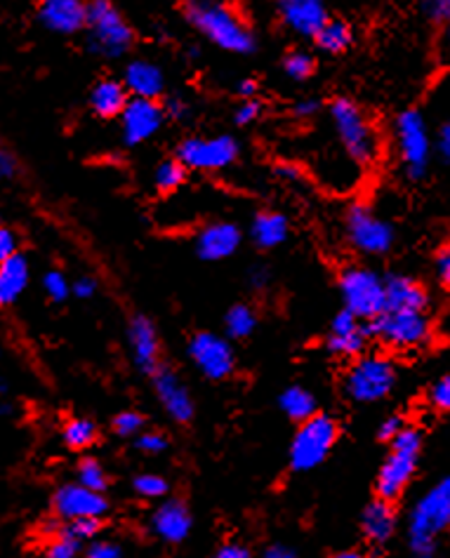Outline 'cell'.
Returning a JSON list of instances; mask_svg holds the SVG:
<instances>
[{
  "label": "cell",
  "instance_id": "obj_1",
  "mask_svg": "<svg viewBox=\"0 0 450 558\" xmlns=\"http://www.w3.org/2000/svg\"><path fill=\"white\" fill-rule=\"evenodd\" d=\"M180 14L194 34L217 50L239 57H251L259 50L253 24L227 0H182Z\"/></svg>",
  "mask_w": 450,
  "mask_h": 558
},
{
  "label": "cell",
  "instance_id": "obj_2",
  "mask_svg": "<svg viewBox=\"0 0 450 558\" xmlns=\"http://www.w3.org/2000/svg\"><path fill=\"white\" fill-rule=\"evenodd\" d=\"M326 116L346 158L358 168H373L385 154V135L375 116L350 95L328 99Z\"/></svg>",
  "mask_w": 450,
  "mask_h": 558
},
{
  "label": "cell",
  "instance_id": "obj_3",
  "mask_svg": "<svg viewBox=\"0 0 450 558\" xmlns=\"http://www.w3.org/2000/svg\"><path fill=\"white\" fill-rule=\"evenodd\" d=\"M83 46L101 62H121L135 52L137 32L113 0H88Z\"/></svg>",
  "mask_w": 450,
  "mask_h": 558
},
{
  "label": "cell",
  "instance_id": "obj_4",
  "mask_svg": "<svg viewBox=\"0 0 450 558\" xmlns=\"http://www.w3.org/2000/svg\"><path fill=\"white\" fill-rule=\"evenodd\" d=\"M391 142L403 178L417 184L427 178L434 158V137L425 113L417 107L401 109L391 121Z\"/></svg>",
  "mask_w": 450,
  "mask_h": 558
},
{
  "label": "cell",
  "instance_id": "obj_5",
  "mask_svg": "<svg viewBox=\"0 0 450 558\" xmlns=\"http://www.w3.org/2000/svg\"><path fill=\"white\" fill-rule=\"evenodd\" d=\"M450 525V476L417 499L409 517V549L413 558H434L439 535Z\"/></svg>",
  "mask_w": 450,
  "mask_h": 558
},
{
  "label": "cell",
  "instance_id": "obj_6",
  "mask_svg": "<svg viewBox=\"0 0 450 558\" xmlns=\"http://www.w3.org/2000/svg\"><path fill=\"white\" fill-rule=\"evenodd\" d=\"M419 452H423V432L413 427V424H405L403 432L389 444V454L385 458L380 472H377V497L387 499V502H397L405 488L411 486L417 472Z\"/></svg>",
  "mask_w": 450,
  "mask_h": 558
},
{
  "label": "cell",
  "instance_id": "obj_7",
  "mask_svg": "<svg viewBox=\"0 0 450 558\" xmlns=\"http://www.w3.org/2000/svg\"><path fill=\"white\" fill-rule=\"evenodd\" d=\"M340 438V422L328 413H316L307 422H302L293 440H290V469L297 474L314 472L321 466L328 454L336 448Z\"/></svg>",
  "mask_w": 450,
  "mask_h": 558
},
{
  "label": "cell",
  "instance_id": "obj_8",
  "mask_svg": "<svg viewBox=\"0 0 450 558\" xmlns=\"http://www.w3.org/2000/svg\"><path fill=\"white\" fill-rule=\"evenodd\" d=\"M342 229L346 243L368 257H385L397 243L394 225L375 213L368 203H352L344 210Z\"/></svg>",
  "mask_w": 450,
  "mask_h": 558
},
{
  "label": "cell",
  "instance_id": "obj_9",
  "mask_svg": "<svg viewBox=\"0 0 450 558\" xmlns=\"http://www.w3.org/2000/svg\"><path fill=\"white\" fill-rule=\"evenodd\" d=\"M241 142L231 132L220 135H186L175 144V154L188 172H222L239 163Z\"/></svg>",
  "mask_w": 450,
  "mask_h": 558
},
{
  "label": "cell",
  "instance_id": "obj_10",
  "mask_svg": "<svg viewBox=\"0 0 450 558\" xmlns=\"http://www.w3.org/2000/svg\"><path fill=\"white\" fill-rule=\"evenodd\" d=\"M399 381L397 365L385 356H361L352 363V368L346 371L342 379V389L346 399L368 405L385 401L387 396L394 391Z\"/></svg>",
  "mask_w": 450,
  "mask_h": 558
},
{
  "label": "cell",
  "instance_id": "obj_11",
  "mask_svg": "<svg viewBox=\"0 0 450 558\" xmlns=\"http://www.w3.org/2000/svg\"><path fill=\"white\" fill-rule=\"evenodd\" d=\"M340 298L344 310H350L361 320L370 323L387 310V283L385 276L370 267H346L338 278Z\"/></svg>",
  "mask_w": 450,
  "mask_h": 558
},
{
  "label": "cell",
  "instance_id": "obj_12",
  "mask_svg": "<svg viewBox=\"0 0 450 558\" xmlns=\"http://www.w3.org/2000/svg\"><path fill=\"white\" fill-rule=\"evenodd\" d=\"M368 332L385 347L409 351L425 347L431 340V320L425 312L385 310L368 323Z\"/></svg>",
  "mask_w": 450,
  "mask_h": 558
},
{
  "label": "cell",
  "instance_id": "obj_13",
  "mask_svg": "<svg viewBox=\"0 0 450 558\" xmlns=\"http://www.w3.org/2000/svg\"><path fill=\"white\" fill-rule=\"evenodd\" d=\"M186 354L196 365V371L210 381H222L236 373V351L231 347L229 337L200 330L188 340Z\"/></svg>",
  "mask_w": 450,
  "mask_h": 558
},
{
  "label": "cell",
  "instance_id": "obj_14",
  "mask_svg": "<svg viewBox=\"0 0 450 558\" xmlns=\"http://www.w3.org/2000/svg\"><path fill=\"white\" fill-rule=\"evenodd\" d=\"M168 123L163 99H144L133 97L127 101L125 111L121 113V142L127 149H137V146L151 142L158 137V132Z\"/></svg>",
  "mask_w": 450,
  "mask_h": 558
},
{
  "label": "cell",
  "instance_id": "obj_15",
  "mask_svg": "<svg viewBox=\"0 0 450 558\" xmlns=\"http://www.w3.org/2000/svg\"><path fill=\"white\" fill-rule=\"evenodd\" d=\"M52 511L62 523L76 519H101L109 511V499L105 493L93 490L83 483H62L52 493Z\"/></svg>",
  "mask_w": 450,
  "mask_h": 558
},
{
  "label": "cell",
  "instance_id": "obj_16",
  "mask_svg": "<svg viewBox=\"0 0 450 558\" xmlns=\"http://www.w3.org/2000/svg\"><path fill=\"white\" fill-rule=\"evenodd\" d=\"M34 20L52 36H83L88 24V0H38Z\"/></svg>",
  "mask_w": 450,
  "mask_h": 558
},
{
  "label": "cell",
  "instance_id": "obj_17",
  "mask_svg": "<svg viewBox=\"0 0 450 558\" xmlns=\"http://www.w3.org/2000/svg\"><path fill=\"white\" fill-rule=\"evenodd\" d=\"M276 20L288 34L309 38L321 32V26L332 17L328 0H273Z\"/></svg>",
  "mask_w": 450,
  "mask_h": 558
},
{
  "label": "cell",
  "instance_id": "obj_18",
  "mask_svg": "<svg viewBox=\"0 0 450 558\" xmlns=\"http://www.w3.org/2000/svg\"><path fill=\"white\" fill-rule=\"evenodd\" d=\"M154 393L158 403L166 410V415L178 422V424H188L196 415V403L192 399V391L182 381V377L170 368V365H163L158 368L154 375Z\"/></svg>",
  "mask_w": 450,
  "mask_h": 558
},
{
  "label": "cell",
  "instance_id": "obj_19",
  "mask_svg": "<svg viewBox=\"0 0 450 558\" xmlns=\"http://www.w3.org/2000/svg\"><path fill=\"white\" fill-rule=\"evenodd\" d=\"M243 243V231L236 222L217 219L198 229L194 236V250L203 262H224L239 253Z\"/></svg>",
  "mask_w": 450,
  "mask_h": 558
},
{
  "label": "cell",
  "instance_id": "obj_20",
  "mask_svg": "<svg viewBox=\"0 0 450 558\" xmlns=\"http://www.w3.org/2000/svg\"><path fill=\"white\" fill-rule=\"evenodd\" d=\"M194 517L192 509L180 497H168L158 505L149 519V531L166 542V545H182V542L192 535Z\"/></svg>",
  "mask_w": 450,
  "mask_h": 558
},
{
  "label": "cell",
  "instance_id": "obj_21",
  "mask_svg": "<svg viewBox=\"0 0 450 558\" xmlns=\"http://www.w3.org/2000/svg\"><path fill=\"white\" fill-rule=\"evenodd\" d=\"M121 78L133 97L163 99L168 93L166 69L151 57H130L123 64Z\"/></svg>",
  "mask_w": 450,
  "mask_h": 558
},
{
  "label": "cell",
  "instance_id": "obj_22",
  "mask_svg": "<svg viewBox=\"0 0 450 558\" xmlns=\"http://www.w3.org/2000/svg\"><path fill=\"white\" fill-rule=\"evenodd\" d=\"M368 340V323L354 316L350 310H342L330 320L326 347L330 354H336L340 359H356L361 356V351L366 349Z\"/></svg>",
  "mask_w": 450,
  "mask_h": 558
},
{
  "label": "cell",
  "instance_id": "obj_23",
  "mask_svg": "<svg viewBox=\"0 0 450 558\" xmlns=\"http://www.w3.org/2000/svg\"><path fill=\"white\" fill-rule=\"evenodd\" d=\"M127 342H130V354H133L135 368L142 375H154L161 368V340H158V332L154 320L135 314L127 323Z\"/></svg>",
  "mask_w": 450,
  "mask_h": 558
},
{
  "label": "cell",
  "instance_id": "obj_24",
  "mask_svg": "<svg viewBox=\"0 0 450 558\" xmlns=\"http://www.w3.org/2000/svg\"><path fill=\"white\" fill-rule=\"evenodd\" d=\"M133 95L127 93L123 78L101 76L88 90V109L99 121H119Z\"/></svg>",
  "mask_w": 450,
  "mask_h": 558
},
{
  "label": "cell",
  "instance_id": "obj_25",
  "mask_svg": "<svg viewBox=\"0 0 450 558\" xmlns=\"http://www.w3.org/2000/svg\"><path fill=\"white\" fill-rule=\"evenodd\" d=\"M397 525H399V517H397L394 502H387L382 497L373 499V502L361 513V533L370 547H377V549L387 547L391 537L397 535Z\"/></svg>",
  "mask_w": 450,
  "mask_h": 558
},
{
  "label": "cell",
  "instance_id": "obj_26",
  "mask_svg": "<svg viewBox=\"0 0 450 558\" xmlns=\"http://www.w3.org/2000/svg\"><path fill=\"white\" fill-rule=\"evenodd\" d=\"M248 239L257 250H276L290 239V219L279 210H259L253 215Z\"/></svg>",
  "mask_w": 450,
  "mask_h": 558
},
{
  "label": "cell",
  "instance_id": "obj_27",
  "mask_svg": "<svg viewBox=\"0 0 450 558\" xmlns=\"http://www.w3.org/2000/svg\"><path fill=\"white\" fill-rule=\"evenodd\" d=\"M387 283V310H411V312H427L429 295L415 278L405 274H389L385 276Z\"/></svg>",
  "mask_w": 450,
  "mask_h": 558
},
{
  "label": "cell",
  "instance_id": "obj_28",
  "mask_svg": "<svg viewBox=\"0 0 450 558\" xmlns=\"http://www.w3.org/2000/svg\"><path fill=\"white\" fill-rule=\"evenodd\" d=\"M314 46L318 52L330 57L346 54L356 46V28L350 20L332 14V17L321 26V32L314 36Z\"/></svg>",
  "mask_w": 450,
  "mask_h": 558
},
{
  "label": "cell",
  "instance_id": "obj_29",
  "mask_svg": "<svg viewBox=\"0 0 450 558\" xmlns=\"http://www.w3.org/2000/svg\"><path fill=\"white\" fill-rule=\"evenodd\" d=\"M28 278H32V264L22 253L0 259V304L12 306L17 302L28 286Z\"/></svg>",
  "mask_w": 450,
  "mask_h": 558
},
{
  "label": "cell",
  "instance_id": "obj_30",
  "mask_svg": "<svg viewBox=\"0 0 450 558\" xmlns=\"http://www.w3.org/2000/svg\"><path fill=\"white\" fill-rule=\"evenodd\" d=\"M279 408L288 420L302 424L318 413V401L309 389H304L302 385H290L279 396Z\"/></svg>",
  "mask_w": 450,
  "mask_h": 558
},
{
  "label": "cell",
  "instance_id": "obj_31",
  "mask_svg": "<svg viewBox=\"0 0 450 558\" xmlns=\"http://www.w3.org/2000/svg\"><path fill=\"white\" fill-rule=\"evenodd\" d=\"M186 178H188V168L178 156H170V158H163L161 163L154 168L151 180H154V189L158 191V194L170 196L186 184Z\"/></svg>",
  "mask_w": 450,
  "mask_h": 558
},
{
  "label": "cell",
  "instance_id": "obj_32",
  "mask_svg": "<svg viewBox=\"0 0 450 558\" xmlns=\"http://www.w3.org/2000/svg\"><path fill=\"white\" fill-rule=\"evenodd\" d=\"M281 71L290 83H309L318 71V60L307 48H290L281 60Z\"/></svg>",
  "mask_w": 450,
  "mask_h": 558
},
{
  "label": "cell",
  "instance_id": "obj_33",
  "mask_svg": "<svg viewBox=\"0 0 450 558\" xmlns=\"http://www.w3.org/2000/svg\"><path fill=\"white\" fill-rule=\"evenodd\" d=\"M257 330V314L251 304H234L224 314V332L229 340H248Z\"/></svg>",
  "mask_w": 450,
  "mask_h": 558
},
{
  "label": "cell",
  "instance_id": "obj_34",
  "mask_svg": "<svg viewBox=\"0 0 450 558\" xmlns=\"http://www.w3.org/2000/svg\"><path fill=\"white\" fill-rule=\"evenodd\" d=\"M97 424L88 417H74L62 427V440L71 450H85L95 444Z\"/></svg>",
  "mask_w": 450,
  "mask_h": 558
},
{
  "label": "cell",
  "instance_id": "obj_35",
  "mask_svg": "<svg viewBox=\"0 0 450 558\" xmlns=\"http://www.w3.org/2000/svg\"><path fill=\"white\" fill-rule=\"evenodd\" d=\"M76 481L93 490H99V493H105L109 488V476L105 472V466H101V462L95 458H83L78 462Z\"/></svg>",
  "mask_w": 450,
  "mask_h": 558
},
{
  "label": "cell",
  "instance_id": "obj_36",
  "mask_svg": "<svg viewBox=\"0 0 450 558\" xmlns=\"http://www.w3.org/2000/svg\"><path fill=\"white\" fill-rule=\"evenodd\" d=\"M111 429L119 438H137L142 432H147V420L137 410H123L113 417Z\"/></svg>",
  "mask_w": 450,
  "mask_h": 558
},
{
  "label": "cell",
  "instance_id": "obj_37",
  "mask_svg": "<svg viewBox=\"0 0 450 558\" xmlns=\"http://www.w3.org/2000/svg\"><path fill=\"white\" fill-rule=\"evenodd\" d=\"M267 111V105L263 97H251V99H241L236 109H234V116H231V121H234L236 128H251L255 125L259 119H263Z\"/></svg>",
  "mask_w": 450,
  "mask_h": 558
},
{
  "label": "cell",
  "instance_id": "obj_38",
  "mask_svg": "<svg viewBox=\"0 0 450 558\" xmlns=\"http://www.w3.org/2000/svg\"><path fill=\"white\" fill-rule=\"evenodd\" d=\"M133 490H135L139 497H144V499H161V497L168 495L170 486H168L166 476H161V474H149V472H147V474H137V476H135Z\"/></svg>",
  "mask_w": 450,
  "mask_h": 558
},
{
  "label": "cell",
  "instance_id": "obj_39",
  "mask_svg": "<svg viewBox=\"0 0 450 558\" xmlns=\"http://www.w3.org/2000/svg\"><path fill=\"white\" fill-rule=\"evenodd\" d=\"M42 292H46L48 300L54 304L66 302L74 292H71V286L66 281V276L60 269H50L42 276Z\"/></svg>",
  "mask_w": 450,
  "mask_h": 558
},
{
  "label": "cell",
  "instance_id": "obj_40",
  "mask_svg": "<svg viewBox=\"0 0 450 558\" xmlns=\"http://www.w3.org/2000/svg\"><path fill=\"white\" fill-rule=\"evenodd\" d=\"M99 531H101V519H76V521H69L60 527V533L83 542V545L85 542L97 539Z\"/></svg>",
  "mask_w": 450,
  "mask_h": 558
},
{
  "label": "cell",
  "instance_id": "obj_41",
  "mask_svg": "<svg viewBox=\"0 0 450 558\" xmlns=\"http://www.w3.org/2000/svg\"><path fill=\"white\" fill-rule=\"evenodd\" d=\"M83 542L69 537L64 533H57L54 539L46 549V558H83Z\"/></svg>",
  "mask_w": 450,
  "mask_h": 558
},
{
  "label": "cell",
  "instance_id": "obj_42",
  "mask_svg": "<svg viewBox=\"0 0 450 558\" xmlns=\"http://www.w3.org/2000/svg\"><path fill=\"white\" fill-rule=\"evenodd\" d=\"M326 105L328 101H321L318 97H300L293 101V107H290V116H293L295 121H314L316 116L326 113Z\"/></svg>",
  "mask_w": 450,
  "mask_h": 558
},
{
  "label": "cell",
  "instance_id": "obj_43",
  "mask_svg": "<svg viewBox=\"0 0 450 558\" xmlns=\"http://www.w3.org/2000/svg\"><path fill=\"white\" fill-rule=\"evenodd\" d=\"M419 12L434 26L450 24V0H419Z\"/></svg>",
  "mask_w": 450,
  "mask_h": 558
},
{
  "label": "cell",
  "instance_id": "obj_44",
  "mask_svg": "<svg viewBox=\"0 0 450 558\" xmlns=\"http://www.w3.org/2000/svg\"><path fill=\"white\" fill-rule=\"evenodd\" d=\"M163 107H166L168 123H186L194 113L192 105H188V99H184L182 95H166Z\"/></svg>",
  "mask_w": 450,
  "mask_h": 558
},
{
  "label": "cell",
  "instance_id": "obj_45",
  "mask_svg": "<svg viewBox=\"0 0 450 558\" xmlns=\"http://www.w3.org/2000/svg\"><path fill=\"white\" fill-rule=\"evenodd\" d=\"M168 436L163 432H142L137 438H135V448L142 452V454H161L168 450Z\"/></svg>",
  "mask_w": 450,
  "mask_h": 558
},
{
  "label": "cell",
  "instance_id": "obj_46",
  "mask_svg": "<svg viewBox=\"0 0 450 558\" xmlns=\"http://www.w3.org/2000/svg\"><path fill=\"white\" fill-rule=\"evenodd\" d=\"M83 558H125L121 542L115 539H93L83 551Z\"/></svg>",
  "mask_w": 450,
  "mask_h": 558
},
{
  "label": "cell",
  "instance_id": "obj_47",
  "mask_svg": "<svg viewBox=\"0 0 450 558\" xmlns=\"http://www.w3.org/2000/svg\"><path fill=\"white\" fill-rule=\"evenodd\" d=\"M427 399L434 408L441 410V413H450V375L434 381V385L429 387Z\"/></svg>",
  "mask_w": 450,
  "mask_h": 558
},
{
  "label": "cell",
  "instance_id": "obj_48",
  "mask_svg": "<svg viewBox=\"0 0 450 558\" xmlns=\"http://www.w3.org/2000/svg\"><path fill=\"white\" fill-rule=\"evenodd\" d=\"M434 156H437L441 163L450 166V121H443L437 128V135H434Z\"/></svg>",
  "mask_w": 450,
  "mask_h": 558
},
{
  "label": "cell",
  "instance_id": "obj_49",
  "mask_svg": "<svg viewBox=\"0 0 450 558\" xmlns=\"http://www.w3.org/2000/svg\"><path fill=\"white\" fill-rule=\"evenodd\" d=\"M405 424H409V422H405L401 415H389L380 422V427H377V438L391 444V440H394L403 432Z\"/></svg>",
  "mask_w": 450,
  "mask_h": 558
},
{
  "label": "cell",
  "instance_id": "obj_50",
  "mask_svg": "<svg viewBox=\"0 0 450 558\" xmlns=\"http://www.w3.org/2000/svg\"><path fill=\"white\" fill-rule=\"evenodd\" d=\"M22 166H20V156L10 151L8 146H3V151H0V178L3 180H14L20 174Z\"/></svg>",
  "mask_w": 450,
  "mask_h": 558
},
{
  "label": "cell",
  "instance_id": "obj_51",
  "mask_svg": "<svg viewBox=\"0 0 450 558\" xmlns=\"http://www.w3.org/2000/svg\"><path fill=\"white\" fill-rule=\"evenodd\" d=\"M212 558H253V551L245 545H241V542L229 539L215 549Z\"/></svg>",
  "mask_w": 450,
  "mask_h": 558
},
{
  "label": "cell",
  "instance_id": "obj_52",
  "mask_svg": "<svg viewBox=\"0 0 450 558\" xmlns=\"http://www.w3.org/2000/svg\"><path fill=\"white\" fill-rule=\"evenodd\" d=\"M20 253V239L10 227L0 229V259H8Z\"/></svg>",
  "mask_w": 450,
  "mask_h": 558
},
{
  "label": "cell",
  "instance_id": "obj_53",
  "mask_svg": "<svg viewBox=\"0 0 450 558\" xmlns=\"http://www.w3.org/2000/svg\"><path fill=\"white\" fill-rule=\"evenodd\" d=\"M71 292H74V298L78 300H93L97 292V281L90 276H78L76 281L71 283Z\"/></svg>",
  "mask_w": 450,
  "mask_h": 558
},
{
  "label": "cell",
  "instance_id": "obj_54",
  "mask_svg": "<svg viewBox=\"0 0 450 558\" xmlns=\"http://www.w3.org/2000/svg\"><path fill=\"white\" fill-rule=\"evenodd\" d=\"M269 281H271V274H269V269L265 267V264H255V267H251V271H248V286L253 288V290H265L267 286H269Z\"/></svg>",
  "mask_w": 450,
  "mask_h": 558
},
{
  "label": "cell",
  "instance_id": "obj_55",
  "mask_svg": "<svg viewBox=\"0 0 450 558\" xmlns=\"http://www.w3.org/2000/svg\"><path fill=\"white\" fill-rule=\"evenodd\" d=\"M437 278L443 288L450 290V245L441 247L437 255Z\"/></svg>",
  "mask_w": 450,
  "mask_h": 558
},
{
  "label": "cell",
  "instance_id": "obj_56",
  "mask_svg": "<svg viewBox=\"0 0 450 558\" xmlns=\"http://www.w3.org/2000/svg\"><path fill=\"white\" fill-rule=\"evenodd\" d=\"M273 174L283 182H297L302 178V170L295 163H288V160H281V163L273 166Z\"/></svg>",
  "mask_w": 450,
  "mask_h": 558
},
{
  "label": "cell",
  "instance_id": "obj_57",
  "mask_svg": "<svg viewBox=\"0 0 450 558\" xmlns=\"http://www.w3.org/2000/svg\"><path fill=\"white\" fill-rule=\"evenodd\" d=\"M236 95L239 99H251V97H259V81L253 76H245L236 83Z\"/></svg>",
  "mask_w": 450,
  "mask_h": 558
},
{
  "label": "cell",
  "instance_id": "obj_58",
  "mask_svg": "<svg viewBox=\"0 0 450 558\" xmlns=\"http://www.w3.org/2000/svg\"><path fill=\"white\" fill-rule=\"evenodd\" d=\"M259 558H300V556H297V551L293 547L276 542V545H269Z\"/></svg>",
  "mask_w": 450,
  "mask_h": 558
},
{
  "label": "cell",
  "instance_id": "obj_59",
  "mask_svg": "<svg viewBox=\"0 0 450 558\" xmlns=\"http://www.w3.org/2000/svg\"><path fill=\"white\" fill-rule=\"evenodd\" d=\"M439 52L446 62H450V24L441 28V40H439Z\"/></svg>",
  "mask_w": 450,
  "mask_h": 558
},
{
  "label": "cell",
  "instance_id": "obj_60",
  "mask_svg": "<svg viewBox=\"0 0 450 558\" xmlns=\"http://www.w3.org/2000/svg\"><path fill=\"white\" fill-rule=\"evenodd\" d=\"M332 558H368V556L363 554V551H358V549H342V551H338Z\"/></svg>",
  "mask_w": 450,
  "mask_h": 558
}]
</instances>
